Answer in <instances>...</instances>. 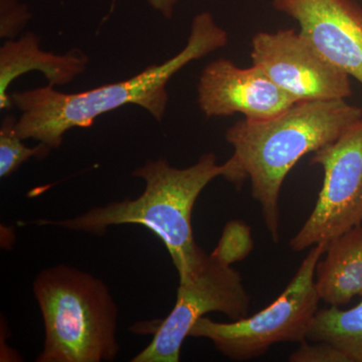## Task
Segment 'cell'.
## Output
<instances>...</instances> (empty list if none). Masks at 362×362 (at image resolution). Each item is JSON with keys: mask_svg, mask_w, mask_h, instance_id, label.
<instances>
[{"mask_svg": "<svg viewBox=\"0 0 362 362\" xmlns=\"http://www.w3.org/2000/svg\"><path fill=\"white\" fill-rule=\"evenodd\" d=\"M228 42L225 28L213 14L204 11L192 21L187 45L178 54L160 65L147 66L134 77L80 93L59 92L49 85L13 92L11 102L21 112L18 134L23 140H37L58 149L68 131L90 127L98 117L126 105H137L161 122L168 108L169 81L188 64Z\"/></svg>", "mask_w": 362, "mask_h": 362, "instance_id": "6da1fadb", "label": "cell"}, {"mask_svg": "<svg viewBox=\"0 0 362 362\" xmlns=\"http://www.w3.org/2000/svg\"><path fill=\"white\" fill-rule=\"evenodd\" d=\"M362 118L361 107L346 100L297 102L267 120L238 121L226 132L233 147L228 159L238 189L251 181L252 199L259 202L274 243L280 240V194L286 176L297 162L334 142Z\"/></svg>", "mask_w": 362, "mask_h": 362, "instance_id": "7a4b0ae2", "label": "cell"}, {"mask_svg": "<svg viewBox=\"0 0 362 362\" xmlns=\"http://www.w3.org/2000/svg\"><path fill=\"white\" fill-rule=\"evenodd\" d=\"M226 162L218 164L214 153L204 154L194 165L176 168L168 160H148L133 175L145 181L144 192L135 199L94 207L77 218L37 221V225L59 226L77 232L102 235L111 226L140 225L163 242L180 279L192 274L206 256L192 233V214L202 190L216 177L226 178Z\"/></svg>", "mask_w": 362, "mask_h": 362, "instance_id": "3957f363", "label": "cell"}, {"mask_svg": "<svg viewBox=\"0 0 362 362\" xmlns=\"http://www.w3.org/2000/svg\"><path fill=\"white\" fill-rule=\"evenodd\" d=\"M33 291L45 331L44 350L37 362L115 358L118 309L103 281L62 265L40 272Z\"/></svg>", "mask_w": 362, "mask_h": 362, "instance_id": "277c9868", "label": "cell"}, {"mask_svg": "<svg viewBox=\"0 0 362 362\" xmlns=\"http://www.w3.org/2000/svg\"><path fill=\"white\" fill-rule=\"evenodd\" d=\"M326 249L324 244L312 247L291 282L267 308L230 323L202 317L189 337L207 338L223 356L238 361L263 356L278 343L306 341L320 301L316 267Z\"/></svg>", "mask_w": 362, "mask_h": 362, "instance_id": "5b68a950", "label": "cell"}, {"mask_svg": "<svg viewBox=\"0 0 362 362\" xmlns=\"http://www.w3.org/2000/svg\"><path fill=\"white\" fill-rule=\"evenodd\" d=\"M312 165L323 168L322 188L313 211L290 247L302 252L328 244L362 223V118L337 140L314 152Z\"/></svg>", "mask_w": 362, "mask_h": 362, "instance_id": "8992f818", "label": "cell"}, {"mask_svg": "<svg viewBox=\"0 0 362 362\" xmlns=\"http://www.w3.org/2000/svg\"><path fill=\"white\" fill-rule=\"evenodd\" d=\"M251 298L243 285L240 272L206 254L201 265L180 279L173 311L156 328L153 340L133 362H177L189 331L209 312H221L233 321L247 316Z\"/></svg>", "mask_w": 362, "mask_h": 362, "instance_id": "52a82bcc", "label": "cell"}, {"mask_svg": "<svg viewBox=\"0 0 362 362\" xmlns=\"http://www.w3.org/2000/svg\"><path fill=\"white\" fill-rule=\"evenodd\" d=\"M251 58L296 102L346 100L352 95L349 76L294 30L256 33Z\"/></svg>", "mask_w": 362, "mask_h": 362, "instance_id": "ba28073f", "label": "cell"}, {"mask_svg": "<svg viewBox=\"0 0 362 362\" xmlns=\"http://www.w3.org/2000/svg\"><path fill=\"white\" fill-rule=\"evenodd\" d=\"M197 103L207 118L240 114L247 120L261 121L279 115L297 102L258 66L240 68L221 58L202 71Z\"/></svg>", "mask_w": 362, "mask_h": 362, "instance_id": "9c48e42d", "label": "cell"}, {"mask_svg": "<svg viewBox=\"0 0 362 362\" xmlns=\"http://www.w3.org/2000/svg\"><path fill=\"white\" fill-rule=\"evenodd\" d=\"M319 54L362 85V7L354 0H272Z\"/></svg>", "mask_w": 362, "mask_h": 362, "instance_id": "30bf717a", "label": "cell"}, {"mask_svg": "<svg viewBox=\"0 0 362 362\" xmlns=\"http://www.w3.org/2000/svg\"><path fill=\"white\" fill-rule=\"evenodd\" d=\"M89 59L80 49L64 54L40 49L39 35L25 33L18 40H8L0 47V109L13 108L9 86L28 71H40L52 87L66 86L82 75Z\"/></svg>", "mask_w": 362, "mask_h": 362, "instance_id": "8fae6325", "label": "cell"}, {"mask_svg": "<svg viewBox=\"0 0 362 362\" xmlns=\"http://www.w3.org/2000/svg\"><path fill=\"white\" fill-rule=\"evenodd\" d=\"M325 254V259L317 264L315 273L320 300L339 307L362 296V226L331 240Z\"/></svg>", "mask_w": 362, "mask_h": 362, "instance_id": "7c38bea8", "label": "cell"}, {"mask_svg": "<svg viewBox=\"0 0 362 362\" xmlns=\"http://www.w3.org/2000/svg\"><path fill=\"white\" fill-rule=\"evenodd\" d=\"M308 340L331 343L350 362H362V301L349 310L331 306L317 312Z\"/></svg>", "mask_w": 362, "mask_h": 362, "instance_id": "4fadbf2b", "label": "cell"}, {"mask_svg": "<svg viewBox=\"0 0 362 362\" xmlns=\"http://www.w3.org/2000/svg\"><path fill=\"white\" fill-rule=\"evenodd\" d=\"M18 119L16 116L4 117L0 127V177L6 178L21 164L30 158L44 159L52 149L39 142L35 147H28L18 132Z\"/></svg>", "mask_w": 362, "mask_h": 362, "instance_id": "5bb4252c", "label": "cell"}, {"mask_svg": "<svg viewBox=\"0 0 362 362\" xmlns=\"http://www.w3.org/2000/svg\"><path fill=\"white\" fill-rule=\"evenodd\" d=\"M254 242L251 228L243 221H230L223 228L218 246L211 254L223 263L232 266L251 254Z\"/></svg>", "mask_w": 362, "mask_h": 362, "instance_id": "9a60e30c", "label": "cell"}, {"mask_svg": "<svg viewBox=\"0 0 362 362\" xmlns=\"http://www.w3.org/2000/svg\"><path fill=\"white\" fill-rule=\"evenodd\" d=\"M30 18V9L20 0H0V37L16 40Z\"/></svg>", "mask_w": 362, "mask_h": 362, "instance_id": "2e32d148", "label": "cell"}, {"mask_svg": "<svg viewBox=\"0 0 362 362\" xmlns=\"http://www.w3.org/2000/svg\"><path fill=\"white\" fill-rule=\"evenodd\" d=\"M291 362H350L349 357L328 342L301 343L289 357Z\"/></svg>", "mask_w": 362, "mask_h": 362, "instance_id": "e0dca14e", "label": "cell"}, {"mask_svg": "<svg viewBox=\"0 0 362 362\" xmlns=\"http://www.w3.org/2000/svg\"><path fill=\"white\" fill-rule=\"evenodd\" d=\"M154 11H158L163 18L170 20L175 14V7L180 0H146Z\"/></svg>", "mask_w": 362, "mask_h": 362, "instance_id": "ac0fdd59", "label": "cell"}]
</instances>
